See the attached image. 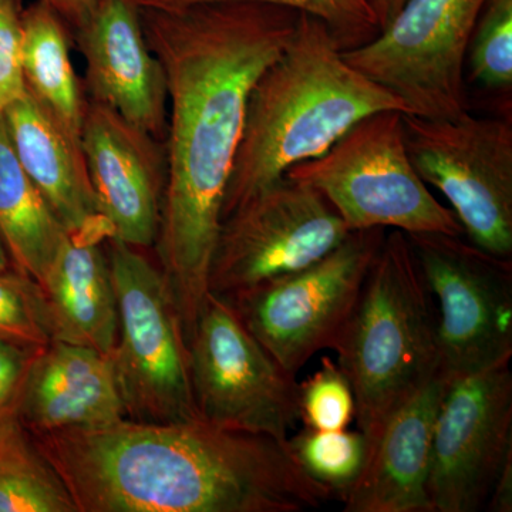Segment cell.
Masks as SVG:
<instances>
[{"mask_svg": "<svg viewBox=\"0 0 512 512\" xmlns=\"http://www.w3.org/2000/svg\"><path fill=\"white\" fill-rule=\"evenodd\" d=\"M370 2L379 19L380 29H383L399 13L406 0H370Z\"/></svg>", "mask_w": 512, "mask_h": 512, "instance_id": "cell-32", "label": "cell"}, {"mask_svg": "<svg viewBox=\"0 0 512 512\" xmlns=\"http://www.w3.org/2000/svg\"><path fill=\"white\" fill-rule=\"evenodd\" d=\"M32 436L77 512H302L335 497L288 440L201 419Z\"/></svg>", "mask_w": 512, "mask_h": 512, "instance_id": "cell-2", "label": "cell"}, {"mask_svg": "<svg viewBox=\"0 0 512 512\" xmlns=\"http://www.w3.org/2000/svg\"><path fill=\"white\" fill-rule=\"evenodd\" d=\"M485 510L491 512L512 511V454L507 457L500 473H498L493 493L490 495Z\"/></svg>", "mask_w": 512, "mask_h": 512, "instance_id": "cell-31", "label": "cell"}, {"mask_svg": "<svg viewBox=\"0 0 512 512\" xmlns=\"http://www.w3.org/2000/svg\"><path fill=\"white\" fill-rule=\"evenodd\" d=\"M289 447L303 470L333 494L348 493L365 461V437L360 431L313 430L303 427L288 437Z\"/></svg>", "mask_w": 512, "mask_h": 512, "instance_id": "cell-23", "label": "cell"}, {"mask_svg": "<svg viewBox=\"0 0 512 512\" xmlns=\"http://www.w3.org/2000/svg\"><path fill=\"white\" fill-rule=\"evenodd\" d=\"M448 380L437 376L384 424L355 483L345 512H431L429 480L434 424Z\"/></svg>", "mask_w": 512, "mask_h": 512, "instance_id": "cell-17", "label": "cell"}, {"mask_svg": "<svg viewBox=\"0 0 512 512\" xmlns=\"http://www.w3.org/2000/svg\"><path fill=\"white\" fill-rule=\"evenodd\" d=\"M2 114L23 170L63 227L76 232L104 224L83 154L70 144L28 90Z\"/></svg>", "mask_w": 512, "mask_h": 512, "instance_id": "cell-19", "label": "cell"}, {"mask_svg": "<svg viewBox=\"0 0 512 512\" xmlns=\"http://www.w3.org/2000/svg\"><path fill=\"white\" fill-rule=\"evenodd\" d=\"M138 8L174 9L221 2H258L286 6L322 20L340 49L365 45L380 33V23L370 0H134Z\"/></svg>", "mask_w": 512, "mask_h": 512, "instance_id": "cell-24", "label": "cell"}, {"mask_svg": "<svg viewBox=\"0 0 512 512\" xmlns=\"http://www.w3.org/2000/svg\"><path fill=\"white\" fill-rule=\"evenodd\" d=\"M403 131L414 170L450 201L471 244L511 259L510 121L468 113L457 119L403 113Z\"/></svg>", "mask_w": 512, "mask_h": 512, "instance_id": "cell-8", "label": "cell"}, {"mask_svg": "<svg viewBox=\"0 0 512 512\" xmlns=\"http://www.w3.org/2000/svg\"><path fill=\"white\" fill-rule=\"evenodd\" d=\"M299 15L258 2L140 8L167 86V174L154 247L188 340L210 292L222 202L249 93L284 52Z\"/></svg>", "mask_w": 512, "mask_h": 512, "instance_id": "cell-1", "label": "cell"}, {"mask_svg": "<svg viewBox=\"0 0 512 512\" xmlns=\"http://www.w3.org/2000/svg\"><path fill=\"white\" fill-rule=\"evenodd\" d=\"M66 26L45 0L23 12V77L30 96L83 154L87 100L74 72Z\"/></svg>", "mask_w": 512, "mask_h": 512, "instance_id": "cell-20", "label": "cell"}, {"mask_svg": "<svg viewBox=\"0 0 512 512\" xmlns=\"http://www.w3.org/2000/svg\"><path fill=\"white\" fill-rule=\"evenodd\" d=\"M285 177L318 190L350 232L393 228L404 234H463L456 214L434 198L414 170L400 111H377L357 121L325 154L292 165Z\"/></svg>", "mask_w": 512, "mask_h": 512, "instance_id": "cell-5", "label": "cell"}, {"mask_svg": "<svg viewBox=\"0 0 512 512\" xmlns=\"http://www.w3.org/2000/svg\"><path fill=\"white\" fill-rule=\"evenodd\" d=\"M86 60L90 100L119 113L156 140L167 130V86L163 67L148 46L134 0H99L76 30Z\"/></svg>", "mask_w": 512, "mask_h": 512, "instance_id": "cell-15", "label": "cell"}, {"mask_svg": "<svg viewBox=\"0 0 512 512\" xmlns=\"http://www.w3.org/2000/svg\"><path fill=\"white\" fill-rule=\"evenodd\" d=\"M0 339L35 350L53 340L42 289L15 268L0 272Z\"/></svg>", "mask_w": 512, "mask_h": 512, "instance_id": "cell-26", "label": "cell"}, {"mask_svg": "<svg viewBox=\"0 0 512 512\" xmlns=\"http://www.w3.org/2000/svg\"><path fill=\"white\" fill-rule=\"evenodd\" d=\"M510 363L448 380L431 446V512L487 507L498 473L512 454Z\"/></svg>", "mask_w": 512, "mask_h": 512, "instance_id": "cell-13", "label": "cell"}, {"mask_svg": "<svg viewBox=\"0 0 512 512\" xmlns=\"http://www.w3.org/2000/svg\"><path fill=\"white\" fill-rule=\"evenodd\" d=\"M366 454L397 409L440 376L437 311L409 238L393 229L335 346Z\"/></svg>", "mask_w": 512, "mask_h": 512, "instance_id": "cell-4", "label": "cell"}, {"mask_svg": "<svg viewBox=\"0 0 512 512\" xmlns=\"http://www.w3.org/2000/svg\"><path fill=\"white\" fill-rule=\"evenodd\" d=\"M35 352L0 339V417L16 410L20 387Z\"/></svg>", "mask_w": 512, "mask_h": 512, "instance_id": "cell-29", "label": "cell"}, {"mask_svg": "<svg viewBox=\"0 0 512 512\" xmlns=\"http://www.w3.org/2000/svg\"><path fill=\"white\" fill-rule=\"evenodd\" d=\"M188 348L201 420L288 440L301 421L299 382L249 333L227 299L208 292Z\"/></svg>", "mask_w": 512, "mask_h": 512, "instance_id": "cell-9", "label": "cell"}, {"mask_svg": "<svg viewBox=\"0 0 512 512\" xmlns=\"http://www.w3.org/2000/svg\"><path fill=\"white\" fill-rule=\"evenodd\" d=\"M299 407L308 429H348L355 417V397L348 377L330 357H323L318 372L299 383Z\"/></svg>", "mask_w": 512, "mask_h": 512, "instance_id": "cell-27", "label": "cell"}, {"mask_svg": "<svg viewBox=\"0 0 512 512\" xmlns=\"http://www.w3.org/2000/svg\"><path fill=\"white\" fill-rule=\"evenodd\" d=\"M10 268H12V264H10L8 252H6L5 245H3L2 242V238H0V272L8 271V269Z\"/></svg>", "mask_w": 512, "mask_h": 512, "instance_id": "cell-33", "label": "cell"}, {"mask_svg": "<svg viewBox=\"0 0 512 512\" xmlns=\"http://www.w3.org/2000/svg\"><path fill=\"white\" fill-rule=\"evenodd\" d=\"M0 512H77L16 410L0 417Z\"/></svg>", "mask_w": 512, "mask_h": 512, "instance_id": "cell-22", "label": "cell"}, {"mask_svg": "<svg viewBox=\"0 0 512 512\" xmlns=\"http://www.w3.org/2000/svg\"><path fill=\"white\" fill-rule=\"evenodd\" d=\"M406 235L436 303L440 375L451 380L511 362V259L460 237Z\"/></svg>", "mask_w": 512, "mask_h": 512, "instance_id": "cell-11", "label": "cell"}, {"mask_svg": "<svg viewBox=\"0 0 512 512\" xmlns=\"http://www.w3.org/2000/svg\"><path fill=\"white\" fill-rule=\"evenodd\" d=\"M104 248L119 311L111 360L127 419H200L192 397L183 319L160 266L119 239H106Z\"/></svg>", "mask_w": 512, "mask_h": 512, "instance_id": "cell-6", "label": "cell"}, {"mask_svg": "<svg viewBox=\"0 0 512 512\" xmlns=\"http://www.w3.org/2000/svg\"><path fill=\"white\" fill-rule=\"evenodd\" d=\"M47 5L56 10L67 26L74 30L82 28L93 15L99 0H45Z\"/></svg>", "mask_w": 512, "mask_h": 512, "instance_id": "cell-30", "label": "cell"}, {"mask_svg": "<svg viewBox=\"0 0 512 512\" xmlns=\"http://www.w3.org/2000/svg\"><path fill=\"white\" fill-rule=\"evenodd\" d=\"M384 237V228L352 231L308 268L225 299L266 352L296 376L320 350L335 349Z\"/></svg>", "mask_w": 512, "mask_h": 512, "instance_id": "cell-7", "label": "cell"}, {"mask_svg": "<svg viewBox=\"0 0 512 512\" xmlns=\"http://www.w3.org/2000/svg\"><path fill=\"white\" fill-rule=\"evenodd\" d=\"M383 110L410 114L399 97L343 59L322 20L301 12L284 52L249 93L222 221L292 165L322 156L357 121Z\"/></svg>", "mask_w": 512, "mask_h": 512, "instance_id": "cell-3", "label": "cell"}, {"mask_svg": "<svg viewBox=\"0 0 512 512\" xmlns=\"http://www.w3.org/2000/svg\"><path fill=\"white\" fill-rule=\"evenodd\" d=\"M104 224L67 232L39 282L53 340L111 356L119 332L116 291L104 242Z\"/></svg>", "mask_w": 512, "mask_h": 512, "instance_id": "cell-18", "label": "cell"}, {"mask_svg": "<svg viewBox=\"0 0 512 512\" xmlns=\"http://www.w3.org/2000/svg\"><path fill=\"white\" fill-rule=\"evenodd\" d=\"M487 0H406L389 25L343 59L426 119L468 113L463 67Z\"/></svg>", "mask_w": 512, "mask_h": 512, "instance_id": "cell-10", "label": "cell"}, {"mask_svg": "<svg viewBox=\"0 0 512 512\" xmlns=\"http://www.w3.org/2000/svg\"><path fill=\"white\" fill-rule=\"evenodd\" d=\"M16 413L32 434L97 429L127 419L111 356L60 340L36 350Z\"/></svg>", "mask_w": 512, "mask_h": 512, "instance_id": "cell-16", "label": "cell"}, {"mask_svg": "<svg viewBox=\"0 0 512 512\" xmlns=\"http://www.w3.org/2000/svg\"><path fill=\"white\" fill-rule=\"evenodd\" d=\"M82 150L109 238L137 249L154 247L167 174L160 141L131 126L110 107L89 100Z\"/></svg>", "mask_w": 512, "mask_h": 512, "instance_id": "cell-14", "label": "cell"}, {"mask_svg": "<svg viewBox=\"0 0 512 512\" xmlns=\"http://www.w3.org/2000/svg\"><path fill=\"white\" fill-rule=\"evenodd\" d=\"M20 0H0V111L26 93Z\"/></svg>", "mask_w": 512, "mask_h": 512, "instance_id": "cell-28", "label": "cell"}, {"mask_svg": "<svg viewBox=\"0 0 512 512\" xmlns=\"http://www.w3.org/2000/svg\"><path fill=\"white\" fill-rule=\"evenodd\" d=\"M350 231L318 190L282 177L222 221L208 291L222 298L308 268Z\"/></svg>", "mask_w": 512, "mask_h": 512, "instance_id": "cell-12", "label": "cell"}, {"mask_svg": "<svg viewBox=\"0 0 512 512\" xmlns=\"http://www.w3.org/2000/svg\"><path fill=\"white\" fill-rule=\"evenodd\" d=\"M471 77L491 92L512 87V0H487L470 46Z\"/></svg>", "mask_w": 512, "mask_h": 512, "instance_id": "cell-25", "label": "cell"}, {"mask_svg": "<svg viewBox=\"0 0 512 512\" xmlns=\"http://www.w3.org/2000/svg\"><path fill=\"white\" fill-rule=\"evenodd\" d=\"M67 232L23 170L0 111V238L12 268L39 284Z\"/></svg>", "mask_w": 512, "mask_h": 512, "instance_id": "cell-21", "label": "cell"}]
</instances>
